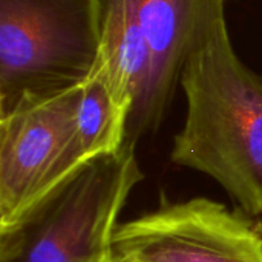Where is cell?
<instances>
[{
	"label": "cell",
	"instance_id": "obj_1",
	"mask_svg": "<svg viewBox=\"0 0 262 262\" xmlns=\"http://www.w3.org/2000/svg\"><path fill=\"white\" fill-rule=\"evenodd\" d=\"M187 98L172 160L213 178L241 210L262 215V74L236 55L226 18L187 58Z\"/></svg>",
	"mask_w": 262,
	"mask_h": 262
},
{
	"label": "cell",
	"instance_id": "obj_2",
	"mask_svg": "<svg viewBox=\"0 0 262 262\" xmlns=\"http://www.w3.org/2000/svg\"><path fill=\"white\" fill-rule=\"evenodd\" d=\"M103 40V0H0V117L83 86Z\"/></svg>",
	"mask_w": 262,
	"mask_h": 262
},
{
	"label": "cell",
	"instance_id": "obj_3",
	"mask_svg": "<svg viewBox=\"0 0 262 262\" xmlns=\"http://www.w3.org/2000/svg\"><path fill=\"white\" fill-rule=\"evenodd\" d=\"M141 180L135 146L89 161L0 233V262H100L112 253L117 220Z\"/></svg>",
	"mask_w": 262,
	"mask_h": 262
},
{
	"label": "cell",
	"instance_id": "obj_4",
	"mask_svg": "<svg viewBox=\"0 0 262 262\" xmlns=\"http://www.w3.org/2000/svg\"><path fill=\"white\" fill-rule=\"evenodd\" d=\"M112 255L120 262H262V236L224 204L192 198L118 226Z\"/></svg>",
	"mask_w": 262,
	"mask_h": 262
},
{
	"label": "cell",
	"instance_id": "obj_5",
	"mask_svg": "<svg viewBox=\"0 0 262 262\" xmlns=\"http://www.w3.org/2000/svg\"><path fill=\"white\" fill-rule=\"evenodd\" d=\"M81 89L0 117V233L64 183L61 160L75 134Z\"/></svg>",
	"mask_w": 262,
	"mask_h": 262
},
{
	"label": "cell",
	"instance_id": "obj_6",
	"mask_svg": "<svg viewBox=\"0 0 262 262\" xmlns=\"http://www.w3.org/2000/svg\"><path fill=\"white\" fill-rule=\"evenodd\" d=\"M154 55L150 123L161 124L187 58L224 17L226 0H129Z\"/></svg>",
	"mask_w": 262,
	"mask_h": 262
},
{
	"label": "cell",
	"instance_id": "obj_7",
	"mask_svg": "<svg viewBox=\"0 0 262 262\" xmlns=\"http://www.w3.org/2000/svg\"><path fill=\"white\" fill-rule=\"evenodd\" d=\"M115 100L129 111L126 143L135 146L154 132L150 98L154 55L129 0H103V40L98 57Z\"/></svg>",
	"mask_w": 262,
	"mask_h": 262
},
{
	"label": "cell",
	"instance_id": "obj_8",
	"mask_svg": "<svg viewBox=\"0 0 262 262\" xmlns=\"http://www.w3.org/2000/svg\"><path fill=\"white\" fill-rule=\"evenodd\" d=\"M129 111L121 106L97 66L83 84L77 111L75 134L66 152V163L78 170L89 161L120 150L126 143Z\"/></svg>",
	"mask_w": 262,
	"mask_h": 262
},
{
	"label": "cell",
	"instance_id": "obj_9",
	"mask_svg": "<svg viewBox=\"0 0 262 262\" xmlns=\"http://www.w3.org/2000/svg\"><path fill=\"white\" fill-rule=\"evenodd\" d=\"M100 262H120V261H118V259H117V258H115L112 253H111V255H107L106 258H103V259H101Z\"/></svg>",
	"mask_w": 262,
	"mask_h": 262
},
{
	"label": "cell",
	"instance_id": "obj_10",
	"mask_svg": "<svg viewBox=\"0 0 262 262\" xmlns=\"http://www.w3.org/2000/svg\"><path fill=\"white\" fill-rule=\"evenodd\" d=\"M226 2H230V0H226Z\"/></svg>",
	"mask_w": 262,
	"mask_h": 262
}]
</instances>
